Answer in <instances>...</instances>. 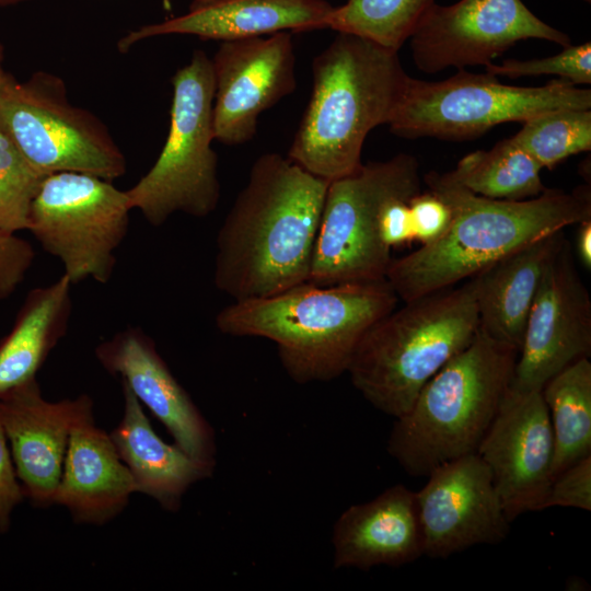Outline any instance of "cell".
Listing matches in <instances>:
<instances>
[{
	"instance_id": "6da1fadb",
	"label": "cell",
	"mask_w": 591,
	"mask_h": 591,
	"mask_svg": "<svg viewBox=\"0 0 591 591\" xmlns=\"http://www.w3.org/2000/svg\"><path fill=\"white\" fill-rule=\"evenodd\" d=\"M328 184L288 157H258L217 235L216 288L235 301L308 281Z\"/></svg>"
},
{
	"instance_id": "7a4b0ae2",
	"label": "cell",
	"mask_w": 591,
	"mask_h": 591,
	"mask_svg": "<svg viewBox=\"0 0 591 591\" xmlns=\"http://www.w3.org/2000/svg\"><path fill=\"white\" fill-rule=\"evenodd\" d=\"M422 182L448 204L452 218L438 239L389 265L385 279L403 302L453 287L538 239L591 219L589 186L500 200L474 194L449 172L431 171Z\"/></svg>"
},
{
	"instance_id": "3957f363",
	"label": "cell",
	"mask_w": 591,
	"mask_h": 591,
	"mask_svg": "<svg viewBox=\"0 0 591 591\" xmlns=\"http://www.w3.org/2000/svg\"><path fill=\"white\" fill-rule=\"evenodd\" d=\"M398 300L386 279L333 286L305 281L269 297L235 300L217 314L216 326L225 335L274 341L297 383L325 382L347 372L363 335Z\"/></svg>"
},
{
	"instance_id": "277c9868",
	"label": "cell",
	"mask_w": 591,
	"mask_h": 591,
	"mask_svg": "<svg viewBox=\"0 0 591 591\" xmlns=\"http://www.w3.org/2000/svg\"><path fill=\"white\" fill-rule=\"evenodd\" d=\"M408 77L397 50L338 32L312 61V92L288 158L328 182L354 173L367 136L387 125Z\"/></svg>"
},
{
	"instance_id": "5b68a950",
	"label": "cell",
	"mask_w": 591,
	"mask_h": 591,
	"mask_svg": "<svg viewBox=\"0 0 591 591\" xmlns=\"http://www.w3.org/2000/svg\"><path fill=\"white\" fill-rule=\"evenodd\" d=\"M518 351L482 329L395 418L387 452L410 476L476 453L510 387Z\"/></svg>"
},
{
	"instance_id": "8992f818",
	"label": "cell",
	"mask_w": 591,
	"mask_h": 591,
	"mask_svg": "<svg viewBox=\"0 0 591 591\" xmlns=\"http://www.w3.org/2000/svg\"><path fill=\"white\" fill-rule=\"evenodd\" d=\"M478 328L468 279L404 302L379 320L358 344L347 373L374 408L398 418L424 385L472 343Z\"/></svg>"
},
{
	"instance_id": "52a82bcc",
	"label": "cell",
	"mask_w": 591,
	"mask_h": 591,
	"mask_svg": "<svg viewBox=\"0 0 591 591\" xmlns=\"http://www.w3.org/2000/svg\"><path fill=\"white\" fill-rule=\"evenodd\" d=\"M173 99L165 143L152 167L126 190L131 209L153 227L172 215L205 218L220 200L213 135L211 59L195 50L172 78Z\"/></svg>"
},
{
	"instance_id": "ba28073f",
	"label": "cell",
	"mask_w": 591,
	"mask_h": 591,
	"mask_svg": "<svg viewBox=\"0 0 591 591\" xmlns=\"http://www.w3.org/2000/svg\"><path fill=\"white\" fill-rule=\"evenodd\" d=\"M561 108L591 109V90L564 79L542 86L509 85L488 72L461 69L441 81L408 77L387 125L402 138L466 140L499 124Z\"/></svg>"
},
{
	"instance_id": "9c48e42d",
	"label": "cell",
	"mask_w": 591,
	"mask_h": 591,
	"mask_svg": "<svg viewBox=\"0 0 591 591\" xmlns=\"http://www.w3.org/2000/svg\"><path fill=\"white\" fill-rule=\"evenodd\" d=\"M0 129L44 175L78 172L113 181L126 173V158L107 127L70 103L59 77L37 72L21 82L3 68V53Z\"/></svg>"
},
{
	"instance_id": "30bf717a",
	"label": "cell",
	"mask_w": 591,
	"mask_h": 591,
	"mask_svg": "<svg viewBox=\"0 0 591 591\" xmlns=\"http://www.w3.org/2000/svg\"><path fill=\"white\" fill-rule=\"evenodd\" d=\"M419 163L399 153L361 164L329 182L314 245L309 282L333 286L385 279L391 250L380 235L385 204L421 192Z\"/></svg>"
},
{
	"instance_id": "8fae6325",
	"label": "cell",
	"mask_w": 591,
	"mask_h": 591,
	"mask_svg": "<svg viewBox=\"0 0 591 591\" xmlns=\"http://www.w3.org/2000/svg\"><path fill=\"white\" fill-rule=\"evenodd\" d=\"M126 190L78 172L46 175L32 202L28 229L58 258L71 283L111 280L116 251L127 235L131 211Z\"/></svg>"
},
{
	"instance_id": "7c38bea8",
	"label": "cell",
	"mask_w": 591,
	"mask_h": 591,
	"mask_svg": "<svg viewBox=\"0 0 591 591\" xmlns=\"http://www.w3.org/2000/svg\"><path fill=\"white\" fill-rule=\"evenodd\" d=\"M544 39L566 47L570 37L538 19L522 0H460L431 4L409 46L418 70L488 66L520 40Z\"/></svg>"
},
{
	"instance_id": "4fadbf2b",
	"label": "cell",
	"mask_w": 591,
	"mask_h": 591,
	"mask_svg": "<svg viewBox=\"0 0 591 591\" xmlns=\"http://www.w3.org/2000/svg\"><path fill=\"white\" fill-rule=\"evenodd\" d=\"M590 356L591 299L564 237L544 267L510 387L541 391L556 373Z\"/></svg>"
},
{
	"instance_id": "5bb4252c",
	"label": "cell",
	"mask_w": 591,
	"mask_h": 591,
	"mask_svg": "<svg viewBox=\"0 0 591 591\" xmlns=\"http://www.w3.org/2000/svg\"><path fill=\"white\" fill-rule=\"evenodd\" d=\"M211 66L213 135L225 146L252 140L259 115L297 88L291 32L221 42Z\"/></svg>"
},
{
	"instance_id": "9a60e30c",
	"label": "cell",
	"mask_w": 591,
	"mask_h": 591,
	"mask_svg": "<svg viewBox=\"0 0 591 591\" xmlns=\"http://www.w3.org/2000/svg\"><path fill=\"white\" fill-rule=\"evenodd\" d=\"M427 478L416 491L424 556L448 558L508 537L511 522L491 473L477 453L447 462Z\"/></svg>"
},
{
	"instance_id": "2e32d148",
	"label": "cell",
	"mask_w": 591,
	"mask_h": 591,
	"mask_svg": "<svg viewBox=\"0 0 591 591\" xmlns=\"http://www.w3.org/2000/svg\"><path fill=\"white\" fill-rule=\"evenodd\" d=\"M476 453L489 468L510 522L541 511L553 479L554 437L540 390L509 387Z\"/></svg>"
},
{
	"instance_id": "e0dca14e",
	"label": "cell",
	"mask_w": 591,
	"mask_h": 591,
	"mask_svg": "<svg viewBox=\"0 0 591 591\" xmlns=\"http://www.w3.org/2000/svg\"><path fill=\"white\" fill-rule=\"evenodd\" d=\"M92 415L89 395L50 402L36 379L0 398V420L15 473L34 507L54 505L71 431Z\"/></svg>"
},
{
	"instance_id": "ac0fdd59",
	"label": "cell",
	"mask_w": 591,
	"mask_h": 591,
	"mask_svg": "<svg viewBox=\"0 0 591 591\" xmlns=\"http://www.w3.org/2000/svg\"><path fill=\"white\" fill-rule=\"evenodd\" d=\"M94 355L101 367L119 376L139 403L163 424L175 444L215 468L213 429L173 375L149 335L139 327L128 326L101 341Z\"/></svg>"
},
{
	"instance_id": "d6986e66",
	"label": "cell",
	"mask_w": 591,
	"mask_h": 591,
	"mask_svg": "<svg viewBox=\"0 0 591 591\" xmlns=\"http://www.w3.org/2000/svg\"><path fill=\"white\" fill-rule=\"evenodd\" d=\"M333 9L326 0H193L186 13L134 30L117 46L127 51L140 40L175 34L225 42L324 30Z\"/></svg>"
},
{
	"instance_id": "ffe728a7",
	"label": "cell",
	"mask_w": 591,
	"mask_h": 591,
	"mask_svg": "<svg viewBox=\"0 0 591 591\" xmlns=\"http://www.w3.org/2000/svg\"><path fill=\"white\" fill-rule=\"evenodd\" d=\"M333 568L401 567L424 556L416 491L403 484L348 507L332 533Z\"/></svg>"
},
{
	"instance_id": "44dd1931",
	"label": "cell",
	"mask_w": 591,
	"mask_h": 591,
	"mask_svg": "<svg viewBox=\"0 0 591 591\" xmlns=\"http://www.w3.org/2000/svg\"><path fill=\"white\" fill-rule=\"evenodd\" d=\"M132 477L109 433L94 415L71 431L54 505L65 507L76 523L103 525L127 507L135 494Z\"/></svg>"
},
{
	"instance_id": "7402d4cb",
	"label": "cell",
	"mask_w": 591,
	"mask_h": 591,
	"mask_svg": "<svg viewBox=\"0 0 591 591\" xmlns=\"http://www.w3.org/2000/svg\"><path fill=\"white\" fill-rule=\"evenodd\" d=\"M121 389L123 417L109 433L116 451L132 477L136 493L151 497L167 511H177L186 491L210 477L215 468L162 440L136 396L123 383Z\"/></svg>"
},
{
	"instance_id": "603a6c76",
	"label": "cell",
	"mask_w": 591,
	"mask_h": 591,
	"mask_svg": "<svg viewBox=\"0 0 591 591\" xmlns=\"http://www.w3.org/2000/svg\"><path fill=\"white\" fill-rule=\"evenodd\" d=\"M564 237L560 230L538 239L470 278L479 329L518 354L544 267Z\"/></svg>"
},
{
	"instance_id": "cb8c5ba5",
	"label": "cell",
	"mask_w": 591,
	"mask_h": 591,
	"mask_svg": "<svg viewBox=\"0 0 591 591\" xmlns=\"http://www.w3.org/2000/svg\"><path fill=\"white\" fill-rule=\"evenodd\" d=\"M71 281L32 289L10 332L0 340V398L33 381L66 336L72 311Z\"/></svg>"
},
{
	"instance_id": "d4e9b609",
	"label": "cell",
	"mask_w": 591,
	"mask_h": 591,
	"mask_svg": "<svg viewBox=\"0 0 591 591\" xmlns=\"http://www.w3.org/2000/svg\"><path fill=\"white\" fill-rule=\"evenodd\" d=\"M554 437L553 478L591 455V362L581 358L541 390Z\"/></svg>"
},
{
	"instance_id": "484cf974",
	"label": "cell",
	"mask_w": 591,
	"mask_h": 591,
	"mask_svg": "<svg viewBox=\"0 0 591 591\" xmlns=\"http://www.w3.org/2000/svg\"><path fill=\"white\" fill-rule=\"evenodd\" d=\"M541 165L513 138L489 150L463 157L449 174L474 194L500 200H524L541 195Z\"/></svg>"
},
{
	"instance_id": "4316f807",
	"label": "cell",
	"mask_w": 591,
	"mask_h": 591,
	"mask_svg": "<svg viewBox=\"0 0 591 591\" xmlns=\"http://www.w3.org/2000/svg\"><path fill=\"white\" fill-rule=\"evenodd\" d=\"M434 0H347L334 7L327 28L397 50Z\"/></svg>"
},
{
	"instance_id": "83f0119b",
	"label": "cell",
	"mask_w": 591,
	"mask_h": 591,
	"mask_svg": "<svg viewBox=\"0 0 591 591\" xmlns=\"http://www.w3.org/2000/svg\"><path fill=\"white\" fill-rule=\"evenodd\" d=\"M542 169L591 149V109L561 108L538 114L512 137Z\"/></svg>"
},
{
	"instance_id": "f1b7e54d",
	"label": "cell",
	"mask_w": 591,
	"mask_h": 591,
	"mask_svg": "<svg viewBox=\"0 0 591 591\" xmlns=\"http://www.w3.org/2000/svg\"><path fill=\"white\" fill-rule=\"evenodd\" d=\"M46 175L35 170L0 129V229H28L32 202Z\"/></svg>"
},
{
	"instance_id": "f546056e",
	"label": "cell",
	"mask_w": 591,
	"mask_h": 591,
	"mask_svg": "<svg viewBox=\"0 0 591 591\" xmlns=\"http://www.w3.org/2000/svg\"><path fill=\"white\" fill-rule=\"evenodd\" d=\"M563 48L560 53L545 58L506 59L499 65L491 62L485 67L486 72L495 77L511 79L554 74L575 85L590 84L591 43L586 42L581 45H569Z\"/></svg>"
},
{
	"instance_id": "4dcf8cb0",
	"label": "cell",
	"mask_w": 591,
	"mask_h": 591,
	"mask_svg": "<svg viewBox=\"0 0 591 591\" xmlns=\"http://www.w3.org/2000/svg\"><path fill=\"white\" fill-rule=\"evenodd\" d=\"M554 507L591 510V455L568 466L552 479L542 510Z\"/></svg>"
},
{
	"instance_id": "1f68e13d",
	"label": "cell",
	"mask_w": 591,
	"mask_h": 591,
	"mask_svg": "<svg viewBox=\"0 0 591 591\" xmlns=\"http://www.w3.org/2000/svg\"><path fill=\"white\" fill-rule=\"evenodd\" d=\"M34 258V248L27 240L15 232L0 229V301L15 292Z\"/></svg>"
},
{
	"instance_id": "d6a6232c",
	"label": "cell",
	"mask_w": 591,
	"mask_h": 591,
	"mask_svg": "<svg viewBox=\"0 0 591 591\" xmlns=\"http://www.w3.org/2000/svg\"><path fill=\"white\" fill-rule=\"evenodd\" d=\"M414 241L420 245L438 239L449 227L452 212L448 204L433 192H419L409 199Z\"/></svg>"
},
{
	"instance_id": "836d02e7",
	"label": "cell",
	"mask_w": 591,
	"mask_h": 591,
	"mask_svg": "<svg viewBox=\"0 0 591 591\" xmlns=\"http://www.w3.org/2000/svg\"><path fill=\"white\" fill-rule=\"evenodd\" d=\"M24 499L0 420V534L9 531L13 511Z\"/></svg>"
},
{
	"instance_id": "e575fe53",
	"label": "cell",
	"mask_w": 591,
	"mask_h": 591,
	"mask_svg": "<svg viewBox=\"0 0 591 591\" xmlns=\"http://www.w3.org/2000/svg\"><path fill=\"white\" fill-rule=\"evenodd\" d=\"M410 197H396L389 200L380 217V235L391 251L395 246L414 241V231L409 209Z\"/></svg>"
},
{
	"instance_id": "d590c367",
	"label": "cell",
	"mask_w": 591,
	"mask_h": 591,
	"mask_svg": "<svg viewBox=\"0 0 591 591\" xmlns=\"http://www.w3.org/2000/svg\"><path fill=\"white\" fill-rule=\"evenodd\" d=\"M576 235V253L582 266L591 268V219L579 222Z\"/></svg>"
},
{
	"instance_id": "8d00e7d4",
	"label": "cell",
	"mask_w": 591,
	"mask_h": 591,
	"mask_svg": "<svg viewBox=\"0 0 591 591\" xmlns=\"http://www.w3.org/2000/svg\"><path fill=\"white\" fill-rule=\"evenodd\" d=\"M174 0H162L163 8L167 11L172 9Z\"/></svg>"
},
{
	"instance_id": "74e56055",
	"label": "cell",
	"mask_w": 591,
	"mask_h": 591,
	"mask_svg": "<svg viewBox=\"0 0 591 591\" xmlns=\"http://www.w3.org/2000/svg\"><path fill=\"white\" fill-rule=\"evenodd\" d=\"M16 1H20V0H0V4H7L11 2H16Z\"/></svg>"
},
{
	"instance_id": "f35d334b",
	"label": "cell",
	"mask_w": 591,
	"mask_h": 591,
	"mask_svg": "<svg viewBox=\"0 0 591 591\" xmlns=\"http://www.w3.org/2000/svg\"><path fill=\"white\" fill-rule=\"evenodd\" d=\"M2 53H3V48H2V46L0 45V54H2Z\"/></svg>"
},
{
	"instance_id": "ab89813d",
	"label": "cell",
	"mask_w": 591,
	"mask_h": 591,
	"mask_svg": "<svg viewBox=\"0 0 591 591\" xmlns=\"http://www.w3.org/2000/svg\"><path fill=\"white\" fill-rule=\"evenodd\" d=\"M583 1H586V2L590 3V1H591V0H583Z\"/></svg>"
}]
</instances>
